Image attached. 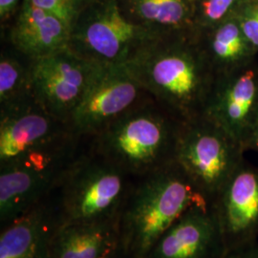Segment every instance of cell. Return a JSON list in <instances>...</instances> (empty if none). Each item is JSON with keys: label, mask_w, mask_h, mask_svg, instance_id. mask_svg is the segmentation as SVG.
Wrapping results in <instances>:
<instances>
[{"label": "cell", "mask_w": 258, "mask_h": 258, "mask_svg": "<svg viewBox=\"0 0 258 258\" xmlns=\"http://www.w3.org/2000/svg\"><path fill=\"white\" fill-rule=\"evenodd\" d=\"M97 64L70 48L32 61V92L36 102L69 126Z\"/></svg>", "instance_id": "9c48e42d"}, {"label": "cell", "mask_w": 258, "mask_h": 258, "mask_svg": "<svg viewBox=\"0 0 258 258\" xmlns=\"http://www.w3.org/2000/svg\"><path fill=\"white\" fill-rule=\"evenodd\" d=\"M244 149L245 150H254L258 152V118L256 122L254 124V127L252 129L249 139L244 145Z\"/></svg>", "instance_id": "d4e9b609"}, {"label": "cell", "mask_w": 258, "mask_h": 258, "mask_svg": "<svg viewBox=\"0 0 258 258\" xmlns=\"http://www.w3.org/2000/svg\"><path fill=\"white\" fill-rule=\"evenodd\" d=\"M223 258H258V241L228 249Z\"/></svg>", "instance_id": "cb8c5ba5"}, {"label": "cell", "mask_w": 258, "mask_h": 258, "mask_svg": "<svg viewBox=\"0 0 258 258\" xmlns=\"http://www.w3.org/2000/svg\"><path fill=\"white\" fill-rule=\"evenodd\" d=\"M211 205L173 162L138 178L117 221L124 258H146L159 238L194 207Z\"/></svg>", "instance_id": "7a4b0ae2"}, {"label": "cell", "mask_w": 258, "mask_h": 258, "mask_svg": "<svg viewBox=\"0 0 258 258\" xmlns=\"http://www.w3.org/2000/svg\"><path fill=\"white\" fill-rule=\"evenodd\" d=\"M227 251L211 205L194 207L159 238L146 258H223Z\"/></svg>", "instance_id": "4fadbf2b"}, {"label": "cell", "mask_w": 258, "mask_h": 258, "mask_svg": "<svg viewBox=\"0 0 258 258\" xmlns=\"http://www.w3.org/2000/svg\"><path fill=\"white\" fill-rule=\"evenodd\" d=\"M246 0H196L194 29L205 32L217 26Z\"/></svg>", "instance_id": "ffe728a7"}, {"label": "cell", "mask_w": 258, "mask_h": 258, "mask_svg": "<svg viewBox=\"0 0 258 258\" xmlns=\"http://www.w3.org/2000/svg\"><path fill=\"white\" fill-rule=\"evenodd\" d=\"M32 5L44 10L62 20L72 29L83 7L89 0H27Z\"/></svg>", "instance_id": "44dd1931"}, {"label": "cell", "mask_w": 258, "mask_h": 258, "mask_svg": "<svg viewBox=\"0 0 258 258\" xmlns=\"http://www.w3.org/2000/svg\"><path fill=\"white\" fill-rule=\"evenodd\" d=\"M143 93L146 92L126 65L97 64L69 127L81 138H93L144 102Z\"/></svg>", "instance_id": "ba28073f"}, {"label": "cell", "mask_w": 258, "mask_h": 258, "mask_svg": "<svg viewBox=\"0 0 258 258\" xmlns=\"http://www.w3.org/2000/svg\"><path fill=\"white\" fill-rule=\"evenodd\" d=\"M203 115L244 148L258 118L257 72L217 75Z\"/></svg>", "instance_id": "30bf717a"}, {"label": "cell", "mask_w": 258, "mask_h": 258, "mask_svg": "<svg viewBox=\"0 0 258 258\" xmlns=\"http://www.w3.org/2000/svg\"><path fill=\"white\" fill-rule=\"evenodd\" d=\"M198 34L216 75L229 72L233 65L248 57L253 49L244 36L234 13L217 26Z\"/></svg>", "instance_id": "ac0fdd59"}, {"label": "cell", "mask_w": 258, "mask_h": 258, "mask_svg": "<svg viewBox=\"0 0 258 258\" xmlns=\"http://www.w3.org/2000/svg\"><path fill=\"white\" fill-rule=\"evenodd\" d=\"M23 1L24 0H0V21L2 26L17 17Z\"/></svg>", "instance_id": "603a6c76"}, {"label": "cell", "mask_w": 258, "mask_h": 258, "mask_svg": "<svg viewBox=\"0 0 258 258\" xmlns=\"http://www.w3.org/2000/svg\"><path fill=\"white\" fill-rule=\"evenodd\" d=\"M211 207L227 250L258 241V167L244 162Z\"/></svg>", "instance_id": "8fae6325"}, {"label": "cell", "mask_w": 258, "mask_h": 258, "mask_svg": "<svg viewBox=\"0 0 258 258\" xmlns=\"http://www.w3.org/2000/svg\"><path fill=\"white\" fill-rule=\"evenodd\" d=\"M129 19L159 33L194 29L196 0H118Z\"/></svg>", "instance_id": "e0dca14e"}, {"label": "cell", "mask_w": 258, "mask_h": 258, "mask_svg": "<svg viewBox=\"0 0 258 258\" xmlns=\"http://www.w3.org/2000/svg\"><path fill=\"white\" fill-rule=\"evenodd\" d=\"M32 61L13 48L0 55V109L9 108L34 99L32 92Z\"/></svg>", "instance_id": "d6986e66"}, {"label": "cell", "mask_w": 258, "mask_h": 258, "mask_svg": "<svg viewBox=\"0 0 258 258\" xmlns=\"http://www.w3.org/2000/svg\"><path fill=\"white\" fill-rule=\"evenodd\" d=\"M126 66L145 92L180 121L203 115L217 76L195 29L159 35Z\"/></svg>", "instance_id": "6da1fadb"}, {"label": "cell", "mask_w": 258, "mask_h": 258, "mask_svg": "<svg viewBox=\"0 0 258 258\" xmlns=\"http://www.w3.org/2000/svg\"><path fill=\"white\" fill-rule=\"evenodd\" d=\"M240 28L253 49L258 48V3L251 2L239 7L235 13Z\"/></svg>", "instance_id": "7402d4cb"}, {"label": "cell", "mask_w": 258, "mask_h": 258, "mask_svg": "<svg viewBox=\"0 0 258 258\" xmlns=\"http://www.w3.org/2000/svg\"><path fill=\"white\" fill-rule=\"evenodd\" d=\"M111 258H124L123 257V255H122V254H121V252H118V253H117V254H116V255H114V256H113V257H111Z\"/></svg>", "instance_id": "484cf974"}, {"label": "cell", "mask_w": 258, "mask_h": 258, "mask_svg": "<svg viewBox=\"0 0 258 258\" xmlns=\"http://www.w3.org/2000/svg\"><path fill=\"white\" fill-rule=\"evenodd\" d=\"M181 122L164 108L142 102L89 139V145L130 175L141 178L175 162Z\"/></svg>", "instance_id": "3957f363"}, {"label": "cell", "mask_w": 258, "mask_h": 258, "mask_svg": "<svg viewBox=\"0 0 258 258\" xmlns=\"http://www.w3.org/2000/svg\"><path fill=\"white\" fill-rule=\"evenodd\" d=\"M118 252L117 222L62 224L49 258H111Z\"/></svg>", "instance_id": "2e32d148"}, {"label": "cell", "mask_w": 258, "mask_h": 258, "mask_svg": "<svg viewBox=\"0 0 258 258\" xmlns=\"http://www.w3.org/2000/svg\"><path fill=\"white\" fill-rule=\"evenodd\" d=\"M75 134L0 165V228L54 194L86 148Z\"/></svg>", "instance_id": "5b68a950"}, {"label": "cell", "mask_w": 258, "mask_h": 258, "mask_svg": "<svg viewBox=\"0 0 258 258\" xmlns=\"http://www.w3.org/2000/svg\"><path fill=\"white\" fill-rule=\"evenodd\" d=\"M137 180L88 145L57 188L62 224L118 221Z\"/></svg>", "instance_id": "277c9868"}, {"label": "cell", "mask_w": 258, "mask_h": 258, "mask_svg": "<svg viewBox=\"0 0 258 258\" xmlns=\"http://www.w3.org/2000/svg\"><path fill=\"white\" fill-rule=\"evenodd\" d=\"M71 29L62 20L24 0L10 28L12 48L37 60L69 47Z\"/></svg>", "instance_id": "9a60e30c"}, {"label": "cell", "mask_w": 258, "mask_h": 258, "mask_svg": "<svg viewBox=\"0 0 258 258\" xmlns=\"http://www.w3.org/2000/svg\"><path fill=\"white\" fill-rule=\"evenodd\" d=\"M244 151L241 144L202 115L181 122L175 162L212 204L244 163Z\"/></svg>", "instance_id": "52a82bcc"}, {"label": "cell", "mask_w": 258, "mask_h": 258, "mask_svg": "<svg viewBox=\"0 0 258 258\" xmlns=\"http://www.w3.org/2000/svg\"><path fill=\"white\" fill-rule=\"evenodd\" d=\"M62 225L57 189L0 229V258H49Z\"/></svg>", "instance_id": "5bb4252c"}, {"label": "cell", "mask_w": 258, "mask_h": 258, "mask_svg": "<svg viewBox=\"0 0 258 258\" xmlns=\"http://www.w3.org/2000/svg\"><path fill=\"white\" fill-rule=\"evenodd\" d=\"M164 33L129 19L118 0H89L70 33L69 48L98 65H127Z\"/></svg>", "instance_id": "8992f818"}, {"label": "cell", "mask_w": 258, "mask_h": 258, "mask_svg": "<svg viewBox=\"0 0 258 258\" xmlns=\"http://www.w3.org/2000/svg\"><path fill=\"white\" fill-rule=\"evenodd\" d=\"M74 134L35 99L0 109V165Z\"/></svg>", "instance_id": "7c38bea8"}]
</instances>
